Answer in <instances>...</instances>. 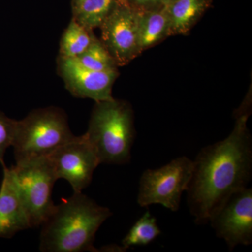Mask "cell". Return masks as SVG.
<instances>
[{"instance_id":"obj_18","label":"cell","mask_w":252,"mask_h":252,"mask_svg":"<svg viewBox=\"0 0 252 252\" xmlns=\"http://www.w3.org/2000/svg\"><path fill=\"white\" fill-rule=\"evenodd\" d=\"M17 121L11 119L0 111V163L6 166L4 158L6 151L11 147L16 132Z\"/></svg>"},{"instance_id":"obj_20","label":"cell","mask_w":252,"mask_h":252,"mask_svg":"<svg viewBox=\"0 0 252 252\" xmlns=\"http://www.w3.org/2000/svg\"><path fill=\"white\" fill-rule=\"evenodd\" d=\"M84 0H72L71 1V5H72V10L77 9L78 6L84 1Z\"/></svg>"},{"instance_id":"obj_17","label":"cell","mask_w":252,"mask_h":252,"mask_svg":"<svg viewBox=\"0 0 252 252\" xmlns=\"http://www.w3.org/2000/svg\"><path fill=\"white\" fill-rule=\"evenodd\" d=\"M76 59L84 67L98 72L118 70L119 67L102 41L97 37L94 38L87 49Z\"/></svg>"},{"instance_id":"obj_1","label":"cell","mask_w":252,"mask_h":252,"mask_svg":"<svg viewBox=\"0 0 252 252\" xmlns=\"http://www.w3.org/2000/svg\"><path fill=\"white\" fill-rule=\"evenodd\" d=\"M250 113L237 115L234 128L224 140L207 146L195 160L187 188V204L194 222L207 224L235 192L248 187L252 175V138L247 126Z\"/></svg>"},{"instance_id":"obj_8","label":"cell","mask_w":252,"mask_h":252,"mask_svg":"<svg viewBox=\"0 0 252 252\" xmlns=\"http://www.w3.org/2000/svg\"><path fill=\"white\" fill-rule=\"evenodd\" d=\"M57 180L64 179L74 192L89 187L100 162L85 135L76 136L48 157Z\"/></svg>"},{"instance_id":"obj_21","label":"cell","mask_w":252,"mask_h":252,"mask_svg":"<svg viewBox=\"0 0 252 252\" xmlns=\"http://www.w3.org/2000/svg\"><path fill=\"white\" fill-rule=\"evenodd\" d=\"M166 4H169V3L172 2V1H175V0H165Z\"/></svg>"},{"instance_id":"obj_4","label":"cell","mask_w":252,"mask_h":252,"mask_svg":"<svg viewBox=\"0 0 252 252\" xmlns=\"http://www.w3.org/2000/svg\"><path fill=\"white\" fill-rule=\"evenodd\" d=\"M75 137L63 109L56 107L34 109L17 121L11 146L16 163L49 157Z\"/></svg>"},{"instance_id":"obj_9","label":"cell","mask_w":252,"mask_h":252,"mask_svg":"<svg viewBox=\"0 0 252 252\" xmlns=\"http://www.w3.org/2000/svg\"><path fill=\"white\" fill-rule=\"evenodd\" d=\"M102 44L118 67L140 55L137 38V13L123 0L99 27Z\"/></svg>"},{"instance_id":"obj_16","label":"cell","mask_w":252,"mask_h":252,"mask_svg":"<svg viewBox=\"0 0 252 252\" xmlns=\"http://www.w3.org/2000/svg\"><path fill=\"white\" fill-rule=\"evenodd\" d=\"M161 233L157 219L147 210L131 227L122 240V248L126 250L133 246H144L154 241Z\"/></svg>"},{"instance_id":"obj_14","label":"cell","mask_w":252,"mask_h":252,"mask_svg":"<svg viewBox=\"0 0 252 252\" xmlns=\"http://www.w3.org/2000/svg\"><path fill=\"white\" fill-rule=\"evenodd\" d=\"M123 0H84L72 11V18L89 31L100 27Z\"/></svg>"},{"instance_id":"obj_19","label":"cell","mask_w":252,"mask_h":252,"mask_svg":"<svg viewBox=\"0 0 252 252\" xmlns=\"http://www.w3.org/2000/svg\"><path fill=\"white\" fill-rule=\"evenodd\" d=\"M126 4L136 11H150L166 6L165 0H125Z\"/></svg>"},{"instance_id":"obj_7","label":"cell","mask_w":252,"mask_h":252,"mask_svg":"<svg viewBox=\"0 0 252 252\" xmlns=\"http://www.w3.org/2000/svg\"><path fill=\"white\" fill-rule=\"evenodd\" d=\"M209 223L230 251L238 245L252 243V189L232 194L210 219Z\"/></svg>"},{"instance_id":"obj_10","label":"cell","mask_w":252,"mask_h":252,"mask_svg":"<svg viewBox=\"0 0 252 252\" xmlns=\"http://www.w3.org/2000/svg\"><path fill=\"white\" fill-rule=\"evenodd\" d=\"M58 71L66 89L74 97L94 99L95 102L114 98L112 87L119 75L118 70H91L74 58L59 56Z\"/></svg>"},{"instance_id":"obj_13","label":"cell","mask_w":252,"mask_h":252,"mask_svg":"<svg viewBox=\"0 0 252 252\" xmlns=\"http://www.w3.org/2000/svg\"><path fill=\"white\" fill-rule=\"evenodd\" d=\"M212 2V0H175L167 4L165 8L170 21V35L188 34Z\"/></svg>"},{"instance_id":"obj_12","label":"cell","mask_w":252,"mask_h":252,"mask_svg":"<svg viewBox=\"0 0 252 252\" xmlns=\"http://www.w3.org/2000/svg\"><path fill=\"white\" fill-rule=\"evenodd\" d=\"M137 13V38L140 54L171 36L165 6L160 9Z\"/></svg>"},{"instance_id":"obj_3","label":"cell","mask_w":252,"mask_h":252,"mask_svg":"<svg viewBox=\"0 0 252 252\" xmlns=\"http://www.w3.org/2000/svg\"><path fill=\"white\" fill-rule=\"evenodd\" d=\"M84 135L100 164L124 165L130 162L135 139L130 104L114 98L95 102Z\"/></svg>"},{"instance_id":"obj_15","label":"cell","mask_w":252,"mask_h":252,"mask_svg":"<svg viewBox=\"0 0 252 252\" xmlns=\"http://www.w3.org/2000/svg\"><path fill=\"white\" fill-rule=\"evenodd\" d=\"M95 37L94 31L86 29L72 18L61 38L59 56L77 59Z\"/></svg>"},{"instance_id":"obj_11","label":"cell","mask_w":252,"mask_h":252,"mask_svg":"<svg viewBox=\"0 0 252 252\" xmlns=\"http://www.w3.org/2000/svg\"><path fill=\"white\" fill-rule=\"evenodd\" d=\"M0 187V238H11L16 233L31 228L12 167H3Z\"/></svg>"},{"instance_id":"obj_2","label":"cell","mask_w":252,"mask_h":252,"mask_svg":"<svg viewBox=\"0 0 252 252\" xmlns=\"http://www.w3.org/2000/svg\"><path fill=\"white\" fill-rule=\"evenodd\" d=\"M112 213L81 192L63 200L41 224L43 252H99L94 246L101 225Z\"/></svg>"},{"instance_id":"obj_6","label":"cell","mask_w":252,"mask_h":252,"mask_svg":"<svg viewBox=\"0 0 252 252\" xmlns=\"http://www.w3.org/2000/svg\"><path fill=\"white\" fill-rule=\"evenodd\" d=\"M26 207L31 228L44 223L55 204L52 191L57 181L48 157L32 159L11 167Z\"/></svg>"},{"instance_id":"obj_5","label":"cell","mask_w":252,"mask_h":252,"mask_svg":"<svg viewBox=\"0 0 252 252\" xmlns=\"http://www.w3.org/2000/svg\"><path fill=\"white\" fill-rule=\"evenodd\" d=\"M193 167L191 159L180 157L160 168L145 170L139 185V205H160L172 212L178 211L182 194L191 178Z\"/></svg>"}]
</instances>
